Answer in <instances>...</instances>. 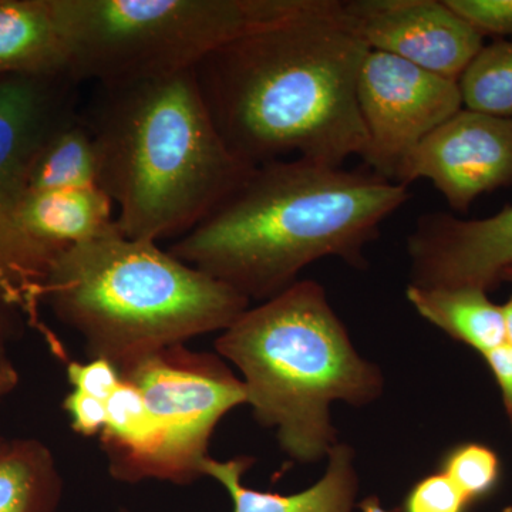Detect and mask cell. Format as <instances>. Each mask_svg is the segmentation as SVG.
<instances>
[{
    "instance_id": "1",
    "label": "cell",
    "mask_w": 512,
    "mask_h": 512,
    "mask_svg": "<svg viewBox=\"0 0 512 512\" xmlns=\"http://www.w3.org/2000/svg\"><path fill=\"white\" fill-rule=\"evenodd\" d=\"M367 53L340 0H315L215 50L194 72L215 126L245 163L343 167L366 153L357 79Z\"/></svg>"
},
{
    "instance_id": "2",
    "label": "cell",
    "mask_w": 512,
    "mask_h": 512,
    "mask_svg": "<svg viewBox=\"0 0 512 512\" xmlns=\"http://www.w3.org/2000/svg\"><path fill=\"white\" fill-rule=\"evenodd\" d=\"M409 198V187L376 173L272 161L256 165L170 252L249 302H265L319 259L365 268V248Z\"/></svg>"
},
{
    "instance_id": "3",
    "label": "cell",
    "mask_w": 512,
    "mask_h": 512,
    "mask_svg": "<svg viewBox=\"0 0 512 512\" xmlns=\"http://www.w3.org/2000/svg\"><path fill=\"white\" fill-rule=\"evenodd\" d=\"M84 120L99 154V188L127 238L183 237L255 168L225 143L194 70L99 86Z\"/></svg>"
},
{
    "instance_id": "4",
    "label": "cell",
    "mask_w": 512,
    "mask_h": 512,
    "mask_svg": "<svg viewBox=\"0 0 512 512\" xmlns=\"http://www.w3.org/2000/svg\"><path fill=\"white\" fill-rule=\"evenodd\" d=\"M215 349L241 372L255 419L296 463H318L339 443L333 403L366 407L383 394L382 370L357 352L316 281L248 308Z\"/></svg>"
},
{
    "instance_id": "5",
    "label": "cell",
    "mask_w": 512,
    "mask_h": 512,
    "mask_svg": "<svg viewBox=\"0 0 512 512\" xmlns=\"http://www.w3.org/2000/svg\"><path fill=\"white\" fill-rule=\"evenodd\" d=\"M45 301L76 330L87 355L117 370L211 332H224L251 302L157 242L121 232L57 256Z\"/></svg>"
},
{
    "instance_id": "6",
    "label": "cell",
    "mask_w": 512,
    "mask_h": 512,
    "mask_svg": "<svg viewBox=\"0 0 512 512\" xmlns=\"http://www.w3.org/2000/svg\"><path fill=\"white\" fill-rule=\"evenodd\" d=\"M315 0H52L77 82L97 86L194 70Z\"/></svg>"
},
{
    "instance_id": "7",
    "label": "cell",
    "mask_w": 512,
    "mask_h": 512,
    "mask_svg": "<svg viewBox=\"0 0 512 512\" xmlns=\"http://www.w3.org/2000/svg\"><path fill=\"white\" fill-rule=\"evenodd\" d=\"M74 84L72 76L0 79V333L10 340L25 326L35 328L60 359L66 356L62 345L39 318L57 255L26 234L18 214L37 151L76 114Z\"/></svg>"
},
{
    "instance_id": "8",
    "label": "cell",
    "mask_w": 512,
    "mask_h": 512,
    "mask_svg": "<svg viewBox=\"0 0 512 512\" xmlns=\"http://www.w3.org/2000/svg\"><path fill=\"white\" fill-rule=\"evenodd\" d=\"M121 379L143 394L153 443L140 481L188 485L204 476L208 447L218 423L247 404L244 383L220 356L184 345L158 350L120 367Z\"/></svg>"
},
{
    "instance_id": "9",
    "label": "cell",
    "mask_w": 512,
    "mask_h": 512,
    "mask_svg": "<svg viewBox=\"0 0 512 512\" xmlns=\"http://www.w3.org/2000/svg\"><path fill=\"white\" fill-rule=\"evenodd\" d=\"M357 101L367 131L363 161L390 181L433 131L464 109L456 80L376 50L363 60Z\"/></svg>"
},
{
    "instance_id": "10",
    "label": "cell",
    "mask_w": 512,
    "mask_h": 512,
    "mask_svg": "<svg viewBox=\"0 0 512 512\" xmlns=\"http://www.w3.org/2000/svg\"><path fill=\"white\" fill-rule=\"evenodd\" d=\"M427 180L456 211L512 185V116L461 109L407 157L394 183Z\"/></svg>"
},
{
    "instance_id": "11",
    "label": "cell",
    "mask_w": 512,
    "mask_h": 512,
    "mask_svg": "<svg viewBox=\"0 0 512 512\" xmlns=\"http://www.w3.org/2000/svg\"><path fill=\"white\" fill-rule=\"evenodd\" d=\"M340 10L369 50L456 82L484 47V36L447 0H349Z\"/></svg>"
},
{
    "instance_id": "12",
    "label": "cell",
    "mask_w": 512,
    "mask_h": 512,
    "mask_svg": "<svg viewBox=\"0 0 512 512\" xmlns=\"http://www.w3.org/2000/svg\"><path fill=\"white\" fill-rule=\"evenodd\" d=\"M407 252L409 285L493 291L512 266V207L483 220L424 215L407 239Z\"/></svg>"
},
{
    "instance_id": "13",
    "label": "cell",
    "mask_w": 512,
    "mask_h": 512,
    "mask_svg": "<svg viewBox=\"0 0 512 512\" xmlns=\"http://www.w3.org/2000/svg\"><path fill=\"white\" fill-rule=\"evenodd\" d=\"M326 460L325 474L318 483L291 495L265 493L245 487L242 477L254 464L249 457L227 461L211 457L205 463L204 476L214 478L227 490L234 512H352L359 488L355 450L339 441Z\"/></svg>"
},
{
    "instance_id": "14",
    "label": "cell",
    "mask_w": 512,
    "mask_h": 512,
    "mask_svg": "<svg viewBox=\"0 0 512 512\" xmlns=\"http://www.w3.org/2000/svg\"><path fill=\"white\" fill-rule=\"evenodd\" d=\"M114 204L99 187L26 192L19 222L26 234L59 256L74 245L120 232Z\"/></svg>"
},
{
    "instance_id": "15",
    "label": "cell",
    "mask_w": 512,
    "mask_h": 512,
    "mask_svg": "<svg viewBox=\"0 0 512 512\" xmlns=\"http://www.w3.org/2000/svg\"><path fill=\"white\" fill-rule=\"evenodd\" d=\"M72 76L52 0H0V79Z\"/></svg>"
},
{
    "instance_id": "16",
    "label": "cell",
    "mask_w": 512,
    "mask_h": 512,
    "mask_svg": "<svg viewBox=\"0 0 512 512\" xmlns=\"http://www.w3.org/2000/svg\"><path fill=\"white\" fill-rule=\"evenodd\" d=\"M407 301L417 313L481 355L505 345L503 306L474 288H419L409 285Z\"/></svg>"
},
{
    "instance_id": "17",
    "label": "cell",
    "mask_w": 512,
    "mask_h": 512,
    "mask_svg": "<svg viewBox=\"0 0 512 512\" xmlns=\"http://www.w3.org/2000/svg\"><path fill=\"white\" fill-rule=\"evenodd\" d=\"M62 490L55 457L42 441H2L0 512H56Z\"/></svg>"
},
{
    "instance_id": "18",
    "label": "cell",
    "mask_w": 512,
    "mask_h": 512,
    "mask_svg": "<svg viewBox=\"0 0 512 512\" xmlns=\"http://www.w3.org/2000/svg\"><path fill=\"white\" fill-rule=\"evenodd\" d=\"M99 187V154L86 120L74 114L46 138L29 168L28 192Z\"/></svg>"
},
{
    "instance_id": "19",
    "label": "cell",
    "mask_w": 512,
    "mask_h": 512,
    "mask_svg": "<svg viewBox=\"0 0 512 512\" xmlns=\"http://www.w3.org/2000/svg\"><path fill=\"white\" fill-rule=\"evenodd\" d=\"M464 109L512 116V42L484 46L458 79Z\"/></svg>"
},
{
    "instance_id": "20",
    "label": "cell",
    "mask_w": 512,
    "mask_h": 512,
    "mask_svg": "<svg viewBox=\"0 0 512 512\" xmlns=\"http://www.w3.org/2000/svg\"><path fill=\"white\" fill-rule=\"evenodd\" d=\"M441 473L450 478L471 504L487 497L497 487L500 458L493 448L484 444H461L444 458Z\"/></svg>"
},
{
    "instance_id": "21",
    "label": "cell",
    "mask_w": 512,
    "mask_h": 512,
    "mask_svg": "<svg viewBox=\"0 0 512 512\" xmlns=\"http://www.w3.org/2000/svg\"><path fill=\"white\" fill-rule=\"evenodd\" d=\"M468 500L443 473L421 478L404 500V512H466Z\"/></svg>"
},
{
    "instance_id": "22",
    "label": "cell",
    "mask_w": 512,
    "mask_h": 512,
    "mask_svg": "<svg viewBox=\"0 0 512 512\" xmlns=\"http://www.w3.org/2000/svg\"><path fill=\"white\" fill-rule=\"evenodd\" d=\"M484 37L512 36V0H447Z\"/></svg>"
},
{
    "instance_id": "23",
    "label": "cell",
    "mask_w": 512,
    "mask_h": 512,
    "mask_svg": "<svg viewBox=\"0 0 512 512\" xmlns=\"http://www.w3.org/2000/svg\"><path fill=\"white\" fill-rule=\"evenodd\" d=\"M67 380L73 390L107 402L120 382L116 367L106 360L92 359L89 363H67Z\"/></svg>"
},
{
    "instance_id": "24",
    "label": "cell",
    "mask_w": 512,
    "mask_h": 512,
    "mask_svg": "<svg viewBox=\"0 0 512 512\" xmlns=\"http://www.w3.org/2000/svg\"><path fill=\"white\" fill-rule=\"evenodd\" d=\"M70 426L84 437L97 436L106 424V402L89 394L72 390L63 402Z\"/></svg>"
},
{
    "instance_id": "25",
    "label": "cell",
    "mask_w": 512,
    "mask_h": 512,
    "mask_svg": "<svg viewBox=\"0 0 512 512\" xmlns=\"http://www.w3.org/2000/svg\"><path fill=\"white\" fill-rule=\"evenodd\" d=\"M483 357L500 387L505 413L512 426V348L505 343Z\"/></svg>"
},
{
    "instance_id": "26",
    "label": "cell",
    "mask_w": 512,
    "mask_h": 512,
    "mask_svg": "<svg viewBox=\"0 0 512 512\" xmlns=\"http://www.w3.org/2000/svg\"><path fill=\"white\" fill-rule=\"evenodd\" d=\"M9 339L0 333V404L19 386V372L10 359L8 348Z\"/></svg>"
},
{
    "instance_id": "27",
    "label": "cell",
    "mask_w": 512,
    "mask_h": 512,
    "mask_svg": "<svg viewBox=\"0 0 512 512\" xmlns=\"http://www.w3.org/2000/svg\"><path fill=\"white\" fill-rule=\"evenodd\" d=\"M503 306L505 320V343L512 348V293Z\"/></svg>"
},
{
    "instance_id": "28",
    "label": "cell",
    "mask_w": 512,
    "mask_h": 512,
    "mask_svg": "<svg viewBox=\"0 0 512 512\" xmlns=\"http://www.w3.org/2000/svg\"><path fill=\"white\" fill-rule=\"evenodd\" d=\"M359 507L362 512H390L384 510L376 497L367 498V500L363 501V503H360Z\"/></svg>"
},
{
    "instance_id": "29",
    "label": "cell",
    "mask_w": 512,
    "mask_h": 512,
    "mask_svg": "<svg viewBox=\"0 0 512 512\" xmlns=\"http://www.w3.org/2000/svg\"><path fill=\"white\" fill-rule=\"evenodd\" d=\"M501 282H508V284H512V266L511 268L505 269L503 275H501Z\"/></svg>"
},
{
    "instance_id": "30",
    "label": "cell",
    "mask_w": 512,
    "mask_h": 512,
    "mask_svg": "<svg viewBox=\"0 0 512 512\" xmlns=\"http://www.w3.org/2000/svg\"><path fill=\"white\" fill-rule=\"evenodd\" d=\"M504 512H512V507L507 508V510H504Z\"/></svg>"
},
{
    "instance_id": "31",
    "label": "cell",
    "mask_w": 512,
    "mask_h": 512,
    "mask_svg": "<svg viewBox=\"0 0 512 512\" xmlns=\"http://www.w3.org/2000/svg\"><path fill=\"white\" fill-rule=\"evenodd\" d=\"M5 440V439H2V437H0V444H2V441Z\"/></svg>"
}]
</instances>
